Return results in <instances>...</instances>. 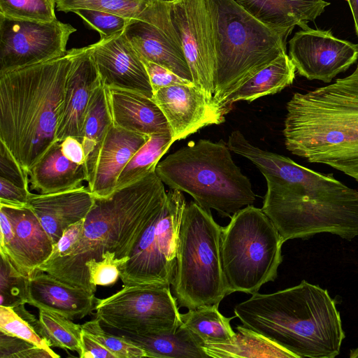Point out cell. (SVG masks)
I'll return each instance as SVG.
<instances>
[{
    "mask_svg": "<svg viewBox=\"0 0 358 358\" xmlns=\"http://www.w3.org/2000/svg\"><path fill=\"white\" fill-rule=\"evenodd\" d=\"M249 159L266 180L262 210L284 242L327 232L358 236V191L287 157L255 148Z\"/></svg>",
    "mask_w": 358,
    "mask_h": 358,
    "instance_id": "6da1fadb",
    "label": "cell"
},
{
    "mask_svg": "<svg viewBox=\"0 0 358 358\" xmlns=\"http://www.w3.org/2000/svg\"><path fill=\"white\" fill-rule=\"evenodd\" d=\"M166 196L164 182L154 171L108 197L95 198L70 254L46 260L38 270L94 293L86 262L101 259L107 251L115 252L119 259L129 257Z\"/></svg>",
    "mask_w": 358,
    "mask_h": 358,
    "instance_id": "7a4b0ae2",
    "label": "cell"
},
{
    "mask_svg": "<svg viewBox=\"0 0 358 358\" xmlns=\"http://www.w3.org/2000/svg\"><path fill=\"white\" fill-rule=\"evenodd\" d=\"M71 61L69 50L0 74V141L28 174L57 141Z\"/></svg>",
    "mask_w": 358,
    "mask_h": 358,
    "instance_id": "3957f363",
    "label": "cell"
},
{
    "mask_svg": "<svg viewBox=\"0 0 358 358\" xmlns=\"http://www.w3.org/2000/svg\"><path fill=\"white\" fill-rule=\"evenodd\" d=\"M286 109L287 150L358 182V64L351 74L334 83L294 93Z\"/></svg>",
    "mask_w": 358,
    "mask_h": 358,
    "instance_id": "277c9868",
    "label": "cell"
},
{
    "mask_svg": "<svg viewBox=\"0 0 358 358\" xmlns=\"http://www.w3.org/2000/svg\"><path fill=\"white\" fill-rule=\"evenodd\" d=\"M234 312L243 326L296 358H334L345 336L335 301L327 289L304 280L271 294L254 293Z\"/></svg>",
    "mask_w": 358,
    "mask_h": 358,
    "instance_id": "5b68a950",
    "label": "cell"
},
{
    "mask_svg": "<svg viewBox=\"0 0 358 358\" xmlns=\"http://www.w3.org/2000/svg\"><path fill=\"white\" fill-rule=\"evenodd\" d=\"M155 171L171 189L189 194L200 206L223 217L231 218L256 201L250 179L223 140L189 141L159 161Z\"/></svg>",
    "mask_w": 358,
    "mask_h": 358,
    "instance_id": "8992f818",
    "label": "cell"
},
{
    "mask_svg": "<svg viewBox=\"0 0 358 358\" xmlns=\"http://www.w3.org/2000/svg\"><path fill=\"white\" fill-rule=\"evenodd\" d=\"M215 31L213 99L221 101L241 85L286 54L292 32L271 29L234 0H208Z\"/></svg>",
    "mask_w": 358,
    "mask_h": 358,
    "instance_id": "52a82bcc",
    "label": "cell"
},
{
    "mask_svg": "<svg viewBox=\"0 0 358 358\" xmlns=\"http://www.w3.org/2000/svg\"><path fill=\"white\" fill-rule=\"evenodd\" d=\"M222 227L195 201L183 210L171 283L178 307L219 306L228 296L222 270Z\"/></svg>",
    "mask_w": 358,
    "mask_h": 358,
    "instance_id": "ba28073f",
    "label": "cell"
},
{
    "mask_svg": "<svg viewBox=\"0 0 358 358\" xmlns=\"http://www.w3.org/2000/svg\"><path fill=\"white\" fill-rule=\"evenodd\" d=\"M283 243L262 208L249 205L234 213L221 233L222 266L228 294H252L274 281L282 262Z\"/></svg>",
    "mask_w": 358,
    "mask_h": 358,
    "instance_id": "9c48e42d",
    "label": "cell"
},
{
    "mask_svg": "<svg viewBox=\"0 0 358 358\" xmlns=\"http://www.w3.org/2000/svg\"><path fill=\"white\" fill-rule=\"evenodd\" d=\"M187 203L182 192L171 189L166 201L120 268L124 286H171L180 228Z\"/></svg>",
    "mask_w": 358,
    "mask_h": 358,
    "instance_id": "30bf717a",
    "label": "cell"
},
{
    "mask_svg": "<svg viewBox=\"0 0 358 358\" xmlns=\"http://www.w3.org/2000/svg\"><path fill=\"white\" fill-rule=\"evenodd\" d=\"M95 310L104 328L131 335L173 331L182 324L170 286H124L107 298H96Z\"/></svg>",
    "mask_w": 358,
    "mask_h": 358,
    "instance_id": "8fae6325",
    "label": "cell"
},
{
    "mask_svg": "<svg viewBox=\"0 0 358 358\" xmlns=\"http://www.w3.org/2000/svg\"><path fill=\"white\" fill-rule=\"evenodd\" d=\"M76 31L57 19L38 22L0 15V74L64 56Z\"/></svg>",
    "mask_w": 358,
    "mask_h": 358,
    "instance_id": "7c38bea8",
    "label": "cell"
},
{
    "mask_svg": "<svg viewBox=\"0 0 358 358\" xmlns=\"http://www.w3.org/2000/svg\"><path fill=\"white\" fill-rule=\"evenodd\" d=\"M172 24L180 39L194 85L213 99L215 44L208 0L167 2Z\"/></svg>",
    "mask_w": 358,
    "mask_h": 358,
    "instance_id": "4fadbf2b",
    "label": "cell"
},
{
    "mask_svg": "<svg viewBox=\"0 0 358 358\" xmlns=\"http://www.w3.org/2000/svg\"><path fill=\"white\" fill-rule=\"evenodd\" d=\"M289 57L300 76L328 83L355 63L358 44L307 26L289 40Z\"/></svg>",
    "mask_w": 358,
    "mask_h": 358,
    "instance_id": "5bb4252c",
    "label": "cell"
},
{
    "mask_svg": "<svg viewBox=\"0 0 358 358\" xmlns=\"http://www.w3.org/2000/svg\"><path fill=\"white\" fill-rule=\"evenodd\" d=\"M152 99L168 121L173 143L225 120L226 112L194 83L162 88Z\"/></svg>",
    "mask_w": 358,
    "mask_h": 358,
    "instance_id": "9a60e30c",
    "label": "cell"
},
{
    "mask_svg": "<svg viewBox=\"0 0 358 358\" xmlns=\"http://www.w3.org/2000/svg\"><path fill=\"white\" fill-rule=\"evenodd\" d=\"M91 47L103 86L153 97L145 67L124 31L108 38H100Z\"/></svg>",
    "mask_w": 358,
    "mask_h": 358,
    "instance_id": "2e32d148",
    "label": "cell"
},
{
    "mask_svg": "<svg viewBox=\"0 0 358 358\" xmlns=\"http://www.w3.org/2000/svg\"><path fill=\"white\" fill-rule=\"evenodd\" d=\"M13 230L12 237L0 244V253L23 275L31 278L50 256L53 242L38 218L28 206L0 205Z\"/></svg>",
    "mask_w": 358,
    "mask_h": 358,
    "instance_id": "e0dca14e",
    "label": "cell"
},
{
    "mask_svg": "<svg viewBox=\"0 0 358 358\" xmlns=\"http://www.w3.org/2000/svg\"><path fill=\"white\" fill-rule=\"evenodd\" d=\"M124 32L141 58L159 64L182 78L192 73L167 8L155 22L130 20Z\"/></svg>",
    "mask_w": 358,
    "mask_h": 358,
    "instance_id": "ac0fdd59",
    "label": "cell"
},
{
    "mask_svg": "<svg viewBox=\"0 0 358 358\" xmlns=\"http://www.w3.org/2000/svg\"><path fill=\"white\" fill-rule=\"evenodd\" d=\"M71 50V65L66 81L63 110L56 135L58 142L68 136L75 137L82 142L90 99L95 89L102 84L91 45Z\"/></svg>",
    "mask_w": 358,
    "mask_h": 358,
    "instance_id": "d6986e66",
    "label": "cell"
},
{
    "mask_svg": "<svg viewBox=\"0 0 358 358\" xmlns=\"http://www.w3.org/2000/svg\"><path fill=\"white\" fill-rule=\"evenodd\" d=\"M149 138L111 126L88 171L87 187L95 198L108 197L116 190L122 171Z\"/></svg>",
    "mask_w": 358,
    "mask_h": 358,
    "instance_id": "ffe728a7",
    "label": "cell"
},
{
    "mask_svg": "<svg viewBox=\"0 0 358 358\" xmlns=\"http://www.w3.org/2000/svg\"><path fill=\"white\" fill-rule=\"evenodd\" d=\"M95 197L85 185L52 194H32L27 206L55 244L70 225L86 217Z\"/></svg>",
    "mask_w": 358,
    "mask_h": 358,
    "instance_id": "44dd1931",
    "label": "cell"
},
{
    "mask_svg": "<svg viewBox=\"0 0 358 358\" xmlns=\"http://www.w3.org/2000/svg\"><path fill=\"white\" fill-rule=\"evenodd\" d=\"M94 292L66 284L38 271L29 278L27 303L59 313L70 320L82 319L95 310Z\"/></svg>",
    "mask_w": 358,
    "mask_h": 358,
    "instance_id": "7402d4cb",
    "label": "cell"
},
{
    "mask_svg": "<svg viewBox=\"0 0 358 358\" xmlns=\"http://www.w3.org/2000/svg\"><path fill=\"white\" fill-rule=\"evenodd\" d=\"M105 87L115 126L148 136L171 132L166 118L152 98L134 91Z\"/></svg>",
    "mask_w": 358,
    "mask_h": 358,
    "instance_id": "603a6c76",
    "label": "cell"
},
{
    "mask_svg": "<svg viewBox=\"0 0 358 358\" xmlns=\"http://www.w3.org/2000/svg\"><path fill=\"white\" fill-rule=\"evenodd\" d=\"M266 26L292 31L295 26L303 29L329 5L324 0H234Z\"/></svg>",
    "mask_w": 358,
    "mask_h": 358,
    "instance_id": "cb8c5ba5",
    "label": "cell"
},
{
    "mask_svg": "<svg viewBox=\"0 0 358 358\" xmlns=\"http://www.w3.org/2000/svg\"><path fill=\"white\" fill-rule=\"evenodd\" d=\"M31 189L46 194L79 187L88 178L86 164H76L62 153L56 141L29 173Z\"/></svg>",
    "mask_w": 358,
    "mask_h": 358,
    "instance_id": "d4e9b609",
    "label": "cell"
},
{
    "mask_svg": "<svg viewBox=\"0 0 358 358\" xmlns=\"http://www.w3.org/2000/svg\"><path fill=\"white\" fill-rule=\"evenodd\" d=\"M295 72L294 63L287 53L284 54L227 95L220 106L227 113L236 101L251 102L278 93L292 84Z\"/></svg>",
    "mask_w": 358,
    "mask_h": 358,
    "instance_id": "484cf974",
    "label": "cell"
},
{
    "mask_svg": "<svg viewBox=\"0 0 358 358\" xmlns=\"http://www.w3.org/2000/svg\"><path fill=\"white\" fill-rule=\"evenodd\" d=\"M113 331L142 348L146 357L209 358L202 345L182 324L176 330L146 336Z\"/></svg>",
    "mask_w": 358,
    "mask_h": 358,
    "instance_id": "4316f807",
    "label": "cell"
},
{
    "mask_svg": "<svg viewBox=\"0 0 358 358\" xmlns=\"http://www.w3.org/2000/svg\"><path fill=\"white\" fill-rule=\"evenodd\" d=\"M230 343L205 345L203 349L214 358H296V355L264 335L245 326L236 327Z\"/></svg>",
    "mask_w": 358,
    "mask_h": 358,
    "instance_id": "83f0119b",
    "label": "cell"
},
{
    "mask_svg": "<svg viewBox=\"0 0 358 358\" xmlns=\"http://www.w3.org/2000/svg\"><path fill=\"white\" fill-rule=\"evenodd\" d=\"M166 4V2L151 0H56L57 9L63 12L93 9L151 23L159 19Z\"/></svg>",
    "mask_w": 358,
    "mask_h": 358,
    "instance_id": "f1b7e54d",
    "label": "cell"
},
{
    "mask_svg": "<svg viewBox=\"0 0 358 358\" xmlns=\"http://www.w3.org/2000/svg\"><path fill=\"white\" fill-rule=\"evenodd\" d=\"M236 316L226 317L217 306H208L188 309L180 313L182 325L202 345L230 343L236 332L230 322Z\"/></svg>",
    "mask_w": 358,
    "mask_h": 358,
    "instance_id": "f546056e",
    "label": "cell"
},
{
    "mask_svg": "<svg viewBox=\"0 0 358 358\" xmlns=\"http://www.w3.org/2000/svg\"><path fill=\"white\" fill-rule=\"evenodd\" d=\"M113 124L106 87L101 84L95 89L90 99L83 125L81 143L88 171Z\"/></svg>",
    "mask_w": 358,
    "mask_h": 358,
    "instance_id": "4dcf8cb0",
    "label": "cell"
},
{
    "mask_svg": "<svg viewBox=\"0 0 358 358\" xmlns=\"http://www.w3.org/2000/svg\"><path fill=\"white\" fill-rule=\"evenodd\" d=\"M173 143L171 132L155 134L131 158L122 171L116 189L136 182L155 171L161 157Z\"/></svg>",
    "mask_w": 358,
    "mask_h": 358,
    "instance_id": "1f68e13d",
    "label": "cell"
},
{
    "mask_svg": "<svg viewBox=\"0 0 358 358\" xmlns=\"http://www.w3.org/2000/svg\"><path fill=\"white\" fill-rule=\"evenodd\" d=\"M38 320V334L50 347L81 353V325L59 313L43 309H39Z\"/></svg>",
    "mask_w": 358,
    "mask_h": 358,
    "instance_id": "d6a6232c",
    "label": "cell"
},
{
    "mask_svg": "<svg viewBox=\"0 0 358 358\" xmlns=\"http://www.w3.org/2000/svg\"><path fill=\"white\" fill-rule=\"evenodd\" d=\"M36 319L24 304L14 308L0 306V332L29 341L60 357L33 327Z\"/></svg>",
    "mask_w": 358,
    "mask_h": 358,
    "instance_id": "836d02e7",
    "label": "cell"
},
{
    "mask_svg": "<svg viewBox=\"0 0 358 358\" xmlns=\"http://www.w3.org/2000/svg\"><path fill=\"white\" fill-rule=\"evenodd\" d=\"M0 254V306L14 308L27 303L29 278L21 274L7 257Z\"/></svg>",
    "mask_w": 358,
    "mask_h": 358,
    "instance_id": "e575fe53",
    "label": "cell"
},
{
    "mask_svg": "<svg viewBox=\"0 0 358 358\" xmlns=\"http://www.w3.org/2000/svg\"><path fill=\"white\" fill-rule=\"evenodd\" d=\"M56 0H0V15L15 20L52 22Z\"/></svg>",
    "mask_w": 358,
    "mask_h": 358,
    "instance_id": "d590c367",
    "label": "cell"
},
{
    "mask_svg": "<svg viewBox=\"0 0 358 358\" xmlns=\"http://www.w3.org/2000/svg\"><path fill=\"white\" fill-rule=\"evenodd\" d=\"M81 327L117 358L146 357V353L142 348L121 336L106 331L96 317L81 324Z\"/></svg>",
    "mask_w": 358,
    "mask_h": 358,
    "instance_id": "8d00e7d4",
    "label": "cell"
},
{
    "mask_svg": "<svg viewBox=\"0 0 358 358\" xmlns=\"http://www.w3.org/2000/svg\"><path fill=\"white\" fill-rule=\"evenodd\" d=\"M129 257L117 258L115 252L107 251L102 259H91L86 262L90 283L96 289V286L114 285L120 278V268L127 262Z\"/></svg>",
    "mask_w": 358,
    "mask_h": 358,
    "instance_id": "74e56055",
    "label": "cell"
},
{
    "mask_svg": "<svg viewBox=\"0 0 358 358\" xmlns=\"http://www.w3.org/2000/svg\"><path fill=\"white\" fill-rule=\"evenodd\" d=\"M72 12L80 17L89 27L96 30L101 38H108L123 31L130 20L98 10L80 8Z\"/></svg>",
    "mask_w": 358,
    "mask_h": 358,
    "instance_id": "f35d334b",
    "label": "cell"
},
{
    "mask_svg": "<svg viewBox=\"0 0 358 358\" xmlns=\"http://www.w3.org/2000/svg\"><path fill=\"white\" fill-rule=\"evenodd\" d=\"M0 358H58L25 340L0 332Z\"/></svg>",
    "mask_w": 358,
    "mask_h": 358,
    "instance_id": "ab89813d",
    "label": "cell"
},
{
    "mask_svg": "<svg viewBox=\"0 0 358 358\" xmlns=\"http://www.w3.org/2000/svg\"><path fill=\"white\" fill-rule=\"evenodd\" d=\"M28 173L22 167L3 143L0 141V177L29 189Z\"/></svg>",
    "mask_w": 358,
    "mask_h": 358,
    "instance_id": "60d3db41",
    "label": "cell"
},
{
    "mask_svg": "<svg viewBox=\"0 0 358 358\" xmlns=\"http://www.w3.org/2000/svg\"><path fill=\"white\" fill-rule=\"evenodd\" d=\"M141 58V57H140ZM148 73L153 94L157 90L179 84H191L192 82L180 78L168 69L155 62L141 58Z\"/></svg>",
    "mask_w": 358,
    "mask_h": 358,
    "instance_id": "b9f144b4",
    "label": "cell"
},
{
    "mask_svg": "<svg viewBox=\"0 0 358 358\" xmlns=\"http://www.w3.org/2000/svg\"><path fill=\"white\" fill-rule=\"evenodd\" d=\"M31 193L0 177V205L23 207L28 204Z\"/></svg>",
    "mask_w": 358,
    "mask_h": 358,
    "instance_id": "7bdbcfd3",
    "label": "cell"
},
{
    "mask_svg": "<svg viewBox=\"0 0 358 358\" xmlns=\"http://www.w3.org/2000/svg\"><path fill=\"white\" fill-rule=\"evenodd\" d=\"M85 219L68 227L59 241L53 245L52 252L47 259H53L70 254L73 245L81 236Z\"/></svg>",
    "mask_w": 358,
    "mask_h": 358,
    "instance_id": "ee69618b",
    "label": "cell"
},
{
    "mask_svg": "<svg viewBox=\"0 0 358 358\" xmlns=\"http://www.w3.org/2000/svg\"><path fill=\"white\" fill-rule=\"evenodd\" d=\"M81 346L80 358H117L115 355L83 329Z\"/></svg>",
    "mask_w": 358,
    "mask_h": 358,
    "instance_id": "f6af8a7d",
    "label": "cell"
},
{
    "mask_svg": "<svg viewBox=\"0 0 358 358\" xmlns=\"http://www.w3.org/2000/svg\"><path fill=\"white\" fill-rule=\"evenodd\" d=\"M63 155L71 162L86 164L85 155L82 143L76 138L68 136L60 142Z\"/></svg>",
    "mask_w": 358,
    "mask_h": 358,
    "instance_id": "bcb514c9",
    "label": "cell"
},
{
    "mask_svg": "<svg viewBox=\"0 0 358 358\" xmlns=\"http://www.w3.org/2000/svg\"><path fill=\"white\" fill-rule=\"evenodd\" d=\"M350 8L354 19L355 31L358 36V0H346Z\"/></svg>",
    "mask_w": 358,
    "mask_h": 358,
    "instance_id": "7dc6e473",
    "label": "cell"
},
{
    "mask_svg": "<svg viewBox=\"0 0 358 358\" xmlns=\"http://www.w3.org/2000/svg\"><path fill=\"white\" fill-rule=\"evenodd\" d=\"M350 358H358V348L355 349H351L350 352Z\"/></svg>",
    "mask_w": 358,
    "mask_h": 358,
    "instance_id": "c3c4849f",
    "label": "cell"
},
{
    "mask_svg": "<svg viewBox=\"0 0 358 358\" xmlns=\"http://www.w3.org/2000/svg\"><path fill=\"white\" fill-rule=\"evenodd\" d=\"M152 1H159V2H169V1H171L173 0H151Z\"/></svg>",
    "mask_w": 358,
    "mask_h": 358,
    "instance_id": "681fc988",
    "label": "cell"
}]
</instances>
